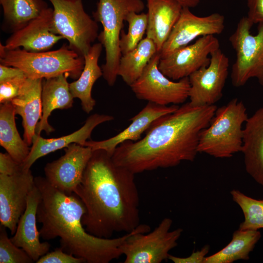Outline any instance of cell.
I'll return each instance as SVG.
<instances>
[{
    "label": "cell",
    "instance_id": "8fae6325",
    "mask_svg": "<svg viewBox=\"0 0 263 263\" xmlns=\"http://www.w3.org/2000/svg\"><path fill=\"white\" fill-rule=\"evenodd\" d=\"M208 66L188 76L189 103L194 106L215 105L223 96L228 74L229 59L219 48L210 55Z\"/></svg>",
    "mask_w": 263,
    "mask_h": 263
},
{
    "label": "cell",
    "instance_id": "44dd1931",
    "mask_svg": "<svg viewBox=\"0 0 263 263\" xmlns=\"http://www.w3.org/2000/svg\"><path fill=\"white\" fill-rule=\"evenodd\" d=\"M241 152L246 172L263 186V106L245 122Z\"/></svg>",
    "mask_w": 263,
    "mask_h": 263
},
{
    "label": "cell",
    "instance_id": "e0dca14e",
    "mask_svg": "<svg viewBox=\"0 0 263 263\" xmlns=\"http://www.w3.org/2000/svg\"><path fill=\"white\" fill-rule=\"evenodd\" d=\"M40 199V192L35 184L28 195L26 209L19 218L14 236L10 238L36 262L48 253L50 248L48 242L40 241V233L37 228V214Z\"/></svg>",
    "mask_w": 263,
    "mask_h": 263
},
{
    "label": "cell",
    "instance_id": "ac0fdd59",
    "mask_svg": "<svg viewBox=\"0 0 263 263\" xmlns=\"http://www.w3.org/2000/svg\"><path fill=\"white\" fill-rule=\"evenodd\" d=\"M113 119L112 115L94 113L87 118L82 127L70 134L56 138L46 139L36 134L33 139L29 153L21 164L22 169L24 170L30 169L31 166L39 158L66 148L72 144L84 146L87 139L90 138L94 129L96 126Z\"/></svg>",
    "mask_w": 263,
    "mask_h": 263
},
{
    "label": "cell",
    "instance_id": "603a6c76",
    "mask_svg": "<svg viewBox=\"0 0 263 263\" xmlns=\"http://www.w3.org/2000/svg\"><path fill=\"white\" fill-rule=\"evenodd\" d=\"M68 74L43 79L41 93L42 115L36 128V134L40 135L44 131L47 134L54 131L49 124L48 118L52 112L56 109H68L73 107L74 97L70 92Z\"/></svg>",
    "mask_w": 263,
    "mask_h": 263
},
{
    "label": "cell",
    "instance_id": "277c9868",
    "mask_svg": "<svg viewBox=\"0 0 263 263\" xmlns=\"http://www.w3.org/2000/svg\"><path fill=\"white\" fill-rule=\"evenodd\" d=\"M0 62L21 69L27 77L48 79L68 74L77 79L84 66V58L68 45L55 50L32 52L22 48L5 49L0 43Z\"/></svg>",
    "mask_w": 263,
    "mask_h": 263
},
{
    "label": "cell",
    "instance_id": "9c48e42d",
    "mask_svg": "<svg viewBox=\"0 0 263 263\" xmlns=\"http://www.w3.org/2000/svg\"><path fill=\"white\" fill-rule=\"evenodd\" d=\"M253 25L246 16L243 17L229 38L236 53L231 73L236 87L244 86L251 78H256L263 86V22L258 23L255 35L250 32Z\"/></svg>",
    "mask_w": 263,
    "mask_h": 263
},
{
    "label": "cell",
    "instance_id": "9a60e30c",
    "mask_svg": "<svg viewBox=\"0 0 263 263\" xmlns=\"http://www.w3.org/2000/svg\"><path fill=\"white\" fill-rule=\"evenodd\" d=\"M35 185L30 169L11 175L0 174V222L14 235L24 212L29 193Z\"/></svg>",
    "mask_w": 263,
    "mask_h": 263
},
{
    "label": "cell",
    "instance_id": "f1b7e54d",
    "mask_svg": "<svg viewBox=\"0 0 263 263\" xmlns=\"http://www.w3.org/2000/svg\"><path fill=\"white\" fill-rule=\"evenodd\" d=\"M230 194L244 216V221L240 224L239 229L258 230L263 228V199L251 198L237 189L232 190Z\"/></svg>",
    "mask_w": 263,
    "mask_h": 263
},
{
    "label": "cell",
    "instance_id": "74e56055",
    "mask_svg": "<svg viewBox=\"0 0 263 263\" xmlns=\"http://www.w3.org/2000/svg\"><path fill=\"white\" fill-rule=\"evenodd\" d=\"M178 2L183 7L193 8L197 6L200 0H175Z\"/></svg>",
    "mask_w": 263,
    "mask_h": 263
},
{
    "label": "cell",
    "instance_id": "cb8c5ba5",
    "mask_svg": "<svg viewBox=\"0 0 263 263\" xmlns=\"http://www.w3.org/2000/svg\"><path fill=\"white\" fill-rule=\"evenodd\" d=\"M103 47L100 42L92 45L84 56V66L80 76L69 83L73 97L80 99L82 108L87 113L93 110L96 104L92 96V91L94 83L103 75L102 68L98 63Z\"/></svg>",
    "mask_w": 263,
    "mask_h": 263
},
{
    "label": "cell",
    "instance_id": "7a4b0ae2",
    "mask_svg": "<svg viewBox=\"0 0 263 263\" xmlns=\"http://www.w3.org/2000/svg\"><path fill=\"white\" fill-rule=\"evenodd\" d=\"M217 108L215 105L185 103L156 119L142 139L120 144L112 159L135 174L193 161L198 153L200 133L210 124Z\"/></svg>",
    "mask_w": 263,
    "mask_h": 263
},
{
    "label": "cell",
    "instance_id": "4316f807",
    "mask_svg": "<svg viewBox=\"0 0 263 263\" xmlns=\"http://www.w3.org/2000/svg\"><path fill=\"white\" fill-rule=\"evenodd\" d=\"M261 237L258 230L238 229L233 232L231 241L226 246L206 257L204 263H232L239 260H247Z\"/></svg>",
    "mask_w": 263,
    "mask_h": 263
},
{
    "label": "cell",
    "instance_id": "30bf717a",
    "mask_svg": "<svg viewBox=\"0 0 263 263\" xmlns=\"http://www.w3.org/2000/svg\"><path fill=\"white\" fill-rule=\"evenodd\" d=\"M160 59L157 53L151 59L140 77L130 87L140 100L167 106L184 103L189 97L188 77L177 81L165 75L159 69Z\"/></svg>",
    "mask_w": 263,
    "mask_h": 263
},
{
    "label": "cell",
    "instance_id": "7402d4cb",
    "mask_svg": "<svg viewBox=\"0 0 263 263\" xmlns=\"http://www.w3.org/2000/svg\"><path fill=\"white\" fill-rule=\"evenodd\" d=\"M146 0V37L152 40L159 53L178 20L183 6L175 0Z\"/></svg>",
    "mask_w": 263,
    "mask_h": 263
},
{
    "label": "cell",
    "instance_id": "2e32d148",
    "mask_svg": "<svg viewBox=\"0 0 263 263\" xmlns=\"http://www.w3.org/2000/svg\"><path fill=\"white\" fill-rule=\"evenodd\" d=\"M53 9L48 7L38 17L13 33L2 44L6 50L21 48L29 52L48 51L63 38L53 33L51 24Z\"/></svg>",
    "mask_w": 263,
    "mask_h": 263
},
{
    "label": "cell",
    "instance_id": "5bb4252c",
    "mask_svg": "<svg viewBox=\"0 0 263 263\" xmlns=\"http://www.w3.org/2000/svg\"><path fill=\"white\" fill-rule=\"evenodd\" d=\"M189 8L183 7L180 17L159 52L160 58L186 46L198 37L221 34L225 28V17L218 13L199 17Z\"/></svg>",
    "mask_w": 263,
    "mask_h": 263
},
{
    "label": "cell",
    "instance_id": "ffe728a7",
    "mask_svg": "<svg viewBox=\"0 0 263 263\" xmlns=\"http://www.w3.org/2000/svg\"><path fill=\"white\" fill-rule=\"evenodd\" d=\"M42 82L43 79L27 77L19 95L11 101L16 115L22 118L23 139L29 146L32 144L37 125L42 115Z\"/></svg>",
    "mask_w": 263,
    "mask_h": 263
},
{
    "label": "cell",
    "instance_id": "4fadbf2b",
    "mask_svg": "<svg viewBox=\"0 0 263 263\" xmlns=\"http://www.w3.org/2000/svg\"><path fill=\"white\" fill-rule=\"evenodd\" d=\"M92 149L73 143L65 149V153L44 167L45 178L54 188L66 194L75 193L81 183Z\"/></svg>",
    "mask_w": 263,
    "mask_h": 263
},
{
    "label": "cell",
    "instance_id": "6da1fadb",
    "mask_svg": "<svg viewBox=\"0 0 263 263\" xmlns=\"http://www.w3.org/2000/svg\"><path fill=\"white\" fill-rule=\"evenodd\" d=\"M134 175L116 165L105 150H93L75 193L85 207L82 223L88 232L111 238L114 233H130L140 224Z\"/></svg>",
    "mask_w": 263,
    "mask_h": 263
},
{
    "label": "cell",
    "instance_id": "52a82bcc",
    "mask_svg": "<svg viewBox=\"0 0 263 263\" xmlns=\"http://www.w3.org/2000/svg\"><path fill=\"white\" fill-rule=\"evenodd\" d=\"M172 224L171 219L165 218L151 231L149 225L140 224L121 246L124 263H160L168 259L183 231L181 228L170 230Z\"/></svg>",
    "mask_w": 263,
    "mask_h": 263
},
{
    "label": "cell",
    "instance_id": "f546056e",
    "mask_svg": "<svg viewBox=\"0 0 263 263\" xmlns=\"http://www.w3.org/2000/svg\"><path fill=\"white\" fill-rule=\"evenodd\" d=\"M126 21L128 23V30L127 33L122 30L119 43L122 55L133 50L144 38L147 28V13L131 12Z\"/></svg>",
    "mask_w": 263,
    "mask_h": 263
},
{
    "label": "cell",
    "instance_id": "3957f363",
    "mask_svg": "<svg viewBox=\"0 0 263 263\" xmlns=\"http://www.w3.org/2000/svg\"><path fill=\"white\" fill-rule=\"evenodd\" d=\"M35 184L40 194L37 217L43 239L59 238L65 252L87 263H109L122 255L121 246L132 231L114 238L93 235L82 223L86 208L78 195L60 191L45 177H35Z\"/></svg>",
    "mask_w": 263,
    "mask_h": 263
},
{
    "label": "cell",
    "instance_id": "d590c367",
    "mask_svg": "<svg viewBox=\"0 0 263 263\" xmlns=\"http://www.w3.org/2000/svg\"><path fill=\"white\" fill-rule=\"evenodd\" d=\"M246 17L253 24L263 22V0H247Z\"/></svg>",
    "mask_w": 263,
    "mask_h": 263
},
{
    "label": "cell",
    "instance_id": "1f68e13d",
    "mask_svg": "<svg viewBox=\"0 0 263 263\" xmlns=\"http://www.w3.org/2000/svg\"><path fill=\"white\" fill-rule=\"evenodd\" d=\"M26 78L23 75L0 82V104L11 102L17 96Z\"/></svg>",
    "mask_w": 263,
    "mask_h": 263
},
{
    "label": "cell",
    "instance_id": "ba28073f",
    "mask_svg": "<svg viewBox=\"0 0 263 263\" xmlns=\"http://www.w3.org/2000/svg\"><path fill=\"white\" fill-rule=\"evenodd\" d=\"M53 5L51 30L66 39L80 56L88 53L98 36L97 22L85 12L81 0H48Z\"/></svg>",
    "mask_w": 263,
    "mask_h": 263
},
{
    "label": "cell",
    "instance_id": "5b68a950",
    "mask_svg": "<svg viewBox=\"0 0 263 263\" xmlns=\"http://www.w3.org/2000/svg\"><path fill=\"white\" fill-rule=\"evenodd\" d=\"M248 117L244 103L237 98L217 108L210 124L200 133L198 152L226 158L241 151L243 125Z\"/></svg>",
    "mask_w": 263,
    "mask_h": 263
},
{
    "label": "cell",
    "instance_id": "8992f818",
    "mask_svg": "<svg viewBox=\"0 0 263 263\" xmlns=\"http://www.w3.org/2000/svg\"><path fill=\"white\" fill-rule=\"evenodd\" d=\"M145 8L142 0H98L93 12L94 19L101 23L98 39L105 49V63L102 66L103 77L110 86L117 79L122 56L119 43L126 18L131 12L141 13Z\"/></svg>",
    "mask_w": 263,
    "mask_h": 263
},
{
    "label": "cell",
    "instance_id": "4dcf8cb0",
    "mask_svg": "<svg viewBox=\"0 0 263 263\" xmlns=\"http://www.w3.org/2000/svg\"><path fill=\"white\" fill-rule=\"evenodd\" d=\"M34 261L9 238L6 227L0 226V263H31Z\"/></svg>",
    "mask_w": 263,
    "mask_h": 263
},
{
    "label": "cell",
    "instance_id": "484cf974",
    "mask_svg": "<svg viewBox=\"0 0 263 263\" xmlns=\"http://www.w3.org/2000/svg\"><path fill=\"white\" fill-rule=\"evenodd\" d=\"M15 115L11 102L0 104V145L16 161L21 164L28 156L30 148L19 134Z\"/></svg>",
    "mask_w": 263,
    "mask_h": 263
},
{
    "label": "cell",
    "instance_id": "d6986e66",
    "mask_svg": "<svg viewBox=\"0 0 263 263\" xmlns=\"http://www.w3.org/2000/svg\"><path fill=\"white\" fill-rule=\"evenodd\" d=\"M177 105L163 106L148 102L145 107L130 120L132 123L123 131L116 135L102 141H87L84 146L90 147L92 150H103L112 156L117 147L121 143L131 140L137 141L142 134L146 131L151 124L157 118L175 111Z\"/></svg>",
    "mask_w": 263,
    "mask_h": 263
},
{
    "label": "cell",
    "instance_id": "836d02e7",
    "mask_svg": "<svg viewBox=\"0 0 263 263\" xmlns=\"http://www.w3.org/2000/svg\"><path fill=\"white\" fill-rule=\"evenodd\" d=\"M22 169L21 163L16 161L9 153H0V174L11 175Z\"/></svg>",
    "mask_w": 263,
    "mask_h": 263
},
{
    "label": "cell",
    "instance_id": "83f0119b",
    "mask_svg": "<svg viewBox=\"0 0 263 263\" xmlns=\"http://www.w3.org/2000/svg\"><path fill=\"white\" fill-rule=\"evenodd\" d=\"M158 53L154 42L144 38L131 52L122 55L119 64L118 75L129 86L142 75L152 57Z\"/></svg>",
    "mask_w": 263,
    "mask_h": 263
},
{
    "label": "cell",
    "instance_id": "d4e9b609",
    "mask_svg": "<svg viewBox=\"0 0 263 263\" xmlns=\"http://www.w3.org/2000/svg\"><path fill=\"white\" fill-rule=\"evenodd\" d=\"M3 30L13 33L27 25L49 7L44 0H0Z\"/></svg>",
    "mask_w": 263,
    "mask_h": 263
},
{
    "label": "cell",
    "instance_id": "d6a6232c",
    "mask_svg": "<svg viewBox=\"0 0 263 263\" xmlns=\"http://www.w3.org/2000/svg\"><path fill=\"white\" fill-rule=\"evenodd\" d=\"M37 263H83L85 261L65 252L60 247L41 257Z\"/></svg>",
    "mask_w": 263,
    "mask_h": 263
},
{
    "label": "cell",
    "instance_id": "8d00e7d4",
    "mask_svg": "<svg viewBox=\"0 0 263 263\" xmlns=\"http://www.w3.org/2000/svg\"><path fill=\"white\" fill-rule=\"evenodd\" d=\"M25 75L20 69L0 64V82Z\"/></svg>",
    "mask_w": 263,
    "mask_h": 263
},
{
    "label": "cell",
    "instance_id": "e575fe53",
    "mask_svg": "<svg viewBox=\"0 0 263 263\" xmlns=\"http://www.w3.org/2000/svg\"><path fill=\"white\" fill-rule=\"evenodd\" d=\"M209 248L208 245H206L201 250L193 252L190 256L186 257H176L169 254L168 259L174 263H204Z\"/></svg>",
    "mask_w": 263,
    "mask_h": 263
},
{
    "label": "cell",
    "instance_id": "7c38bea8",
    "mask_svg": "<svg viewBox=\"0 0 263 263\" xmlns=\"http://www.w3.org/2000/svg\"><path fill=\"white\" fill-rule=\"evenodd\" d=\"M220 48L218 39L214 35L200 37L191 44L182 47L160 58V71L169 79L177 81L188 77L210 62L211 54Z\"/></svg>",
    "mask_w": 263,
    "mask_h": 263
}]
</instances>
